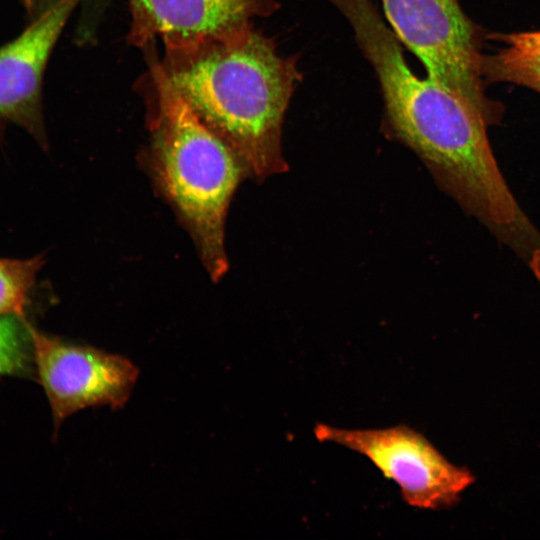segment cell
I'll use <instances>...</instances> for the list:
<instances>
[{"label":"cell","mask_w":540,"mask_h":540,"mask_svg":"<svg viewBox=\"0 0 540 540\" xmlns=\"http://www.w3.org/2000/svg\"><path fill=\"white\" fill-rule=\"evenodd\" d=\"M33 364L28 322L16 315L0 316V377L21 375Z\"/></svg>","instance_id":"obj_10"},{"label":"cell","mask_w":540,"mask_h":540,"mask_svg":"<svg viewBox=\"0 0 540 540\" xmlns=\"http://www.w3.org/2000/svg\"><path fill=\"white\" fill-rule=\"evenodd\" d=\"M314 436L366 457L399 486L403 501L413 508L449 507L474 480L468 470L450 463L422 434L404 424L345 429L318 423Z\"/></svg>","instance_id":"obj_4"},{"label":"cell","mask_w":540,"mask_h":540,"mask_svg":"<svg viewBox=\"0 0 540 540\" xmlns=\"http://www.w3.org/2000/svg\"><path fill=\"white\" fill-rule=\"evenodd\" d=\"M151 67L238 156L247 174L284 168L281 134L302 80L298 56H282L253 24L224 36L165 49Z\"/></svg>","instance_id":"obj_1"},{"label":"cell","mask_w":540,"mask_h":540,"mask_svg":"<svg viewBox=\"0 0 540 540\" xmlns=\"http://www.w3.org/2000/svg\"><path fill=\"white\" fill-rule=\"evenodd\" d=\"M128 4L129 42L147 47L160 38L165 49L227 35L280 8L278 0H128Z\"/></svg>","instance_id":"obj_7"},{"label":"cell","mask_w":540,"mask_h":540,"mask_svg":"<svg viewBox=\"0 0 540 540\" xmlns=\"http://www.w3.org/2000/svg\"><path fill=\"white\" fill-rule=\"evenodd\" d=\"M527 264L531 268V271L533 272L540 286V248L532 254Z\"/></svg>","instance_id":"obj_11"},{"label":"cell","mask_w":540,"mask_h":540,"mask_svg":"<svg viewBox=\"0 0 540 540\" xmlns=\"http://www.w3.org/2000/svg\"><path fill=\"white\" fill-rule=\"evenodd\" d=\"M79 0H57L18 37L0 47V130L17 124L47 147L42 81L49 56Z\"/></svg>","instance_id":"obj_6"},{"label":"cell","mask_w":540,"mask_h":540,"mask_svg":"<svg viewBox=\"0 0 540 540\" xmlns=\"http://www.w3.org/2000/svg\"><path fill=\"white\" fill-rule=\"evenodd\" d=\"M44 264L42 256L29 259H0V316L24 318L30 293Z\"/></svg>","instance_id":"obj_9"},{"label":"cell","mask_w":540,"mask_h":540,"mask_svg":"<svg viewBox=\"0 0 540 540\" xmlns=\"http://www.w3.org/2000/svg\"><path fill=\"white\" fill-rule=\"evenodd\" d=\"M400 42L423 63L427 76L489 126L504 107L486 93L482 76L484 33L458 0H381Z\"/></svg>","instance_id":"obj_3"},{"label":"cell","mask_w":540,"mask_h":540,"mask_svg":"<svg viewBox=\"0 0 540 540\" xmlns=\"http://www.w3.org/2000/svg\"><path fill=\"white\" fill-rule=\"evenodd\" d=\"M503 46L484 54L482 76L486 84L511 83L540 94V31L490 35Z\"/></svg>","instance_id":"obj_8"},{"label":"cell","mask_w":540,"mask_h":540,"mask_svg":"<svg viewBox=\"0 0 540 540\" xmlns=\"http://www.w3.org/2000/svg\"><path fill=\"white\" fill-rule=\"evenodd\" d=\"M144 79L150 141L142 163L191 236L212 280L218 281L228 269L227 211L247 172L234 151L151 66Z\"/></svg>","instance_id":"obj_2"},{"label":"cell","mask_w":540,"mask_h":540,"mask_svg":"<svg viewBox=\"0 0 540 540\" xmlns=\"http://www.w3.org/2000/svg\"><path fill=\"white\" fill-rule=\"evenodd\" d=\"M28 329L37 379L47 396L55 430L82 409L124 407L139 375L128 358L49 336L29 323Z\"/></svg>","instance_id":"obj_5"}]
</instances>
